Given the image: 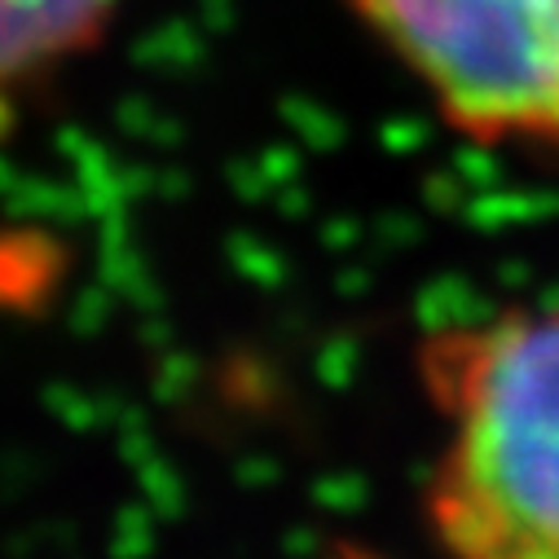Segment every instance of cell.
Returning <instances> with one entry per match:
<instances>
[{
  "mask_svg": "<svg viewBox=\"0 0 559 559\" xmlns=\"http://www.w3.org/2000/svg\"><path fill=\"white\" fill-rule=\"evenodd\" d=\"M480 142L559 146V0H353Z\"/></svg>",
  "mask_w": 559,
  "mask_h": 559,
  "instance_id": "obj_2",
  "label": "cell"
},
{
  "mask_svg": "<svg viewBox=\"0 0 559 559\" xmlns=\"http://www.w3.org/2000/svg\"><path fill=\"white\" fill-rule=\"evenodd\" d=\"M132 0H0V146L36 97L88 58Z\"/></svg>",
  "mask_w": 559,
  "mask_h": 559,
  "instance_id": "obj_3",
  "label": "cell"
},
{
  "mask_svg": "<svg viewBox=\"0 0 559 559\" xmlns=\"http://www.w3.org/2000/svg\"><path fill=\"white\" fill-rule=\"evenodd\" d=\"M445 441L428 489L454 559H559V309L424 348Z\"/></svg>",
  "mask_w": 559,
  "mask_h": 559,
  "instance_id": "obj_1",
  "label": "cell"
}]
</instances>
